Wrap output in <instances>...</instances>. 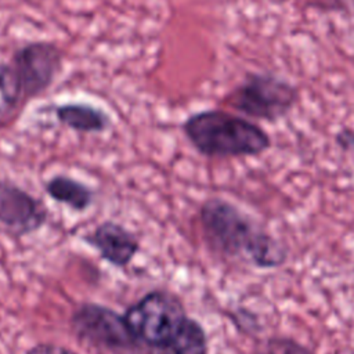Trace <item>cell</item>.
<instances>
[{
    "mask_svg": "<svg viewBox=\"0 0 354 354\" xmlns=\"http://www.w3.org/2000/svg\"><path fill=\"white\" fill-rule=\"evenodd\" d=\"M299 100V88L271 73H248L230 93L228 104L238 112L274 123L285 118Z\"/></svg>",
    "mask_w": 354,
    "mask_h": 354,
    "instance_id": "cell-4",
    "label": "cell"
},
{
    "mask_svg": "<svg viewBox=\"0 0 354 354\" xmlns=\"http://www.w3.org/2000/svg\"><path fill=\"white\" fill-rule=\"evenodd\" d=\"M71 325L77 337L91 346L113 353L140 350L123 314L109 307L97 303H84L72 314Z\"/></svg>",
    "mask_w": 354,
    "mask_h": 354,
    "instance_id": "cell-5",
    "label": "cell"
},
{
    "mask_svg": "<svg viewBox=\"0 0 354 354\" xmlns=\"http://www.w3.org/2000/svg\"><path fill=\"white\" fill-rule=\"evenodd\" d=\"M24 98L44 93L62 68V53L50 41H30L19 47L11 59Z\"/></svg>",
    "mask_w": 354,
    "mask_h": 354,
    "instance_id": "cell-6",
    "label": "cell"
},
{
    "mask_svg": "<svg viewBox=\"0 0 354 354\" xmlns=\"http://www.w3.org/2000/svg\"><path fill=\"white\" fill-rule=\"evenodd\" d=\"M353 8H354V0H353Z\"/></svg>",
    "mask_w": 354,
    "mask_h": 354,
    "instance_id": "cell-15",
    "label": "cell"
},
{
    "mask_svg": "<svg viewBox=\"0 0 354 354\" xmlns=\"http://www.w3.org/2000/svg\"><path fill=\"white\" fill-rule=\"evenodd\" d=\"M123 317L140 348L155 354H176L198 322L188 317L183 301L166 290L145 293Z\"/></svg>",
    "mask_w": 354,
    "mask_h": 354,
    "instance_id": "cell-3",
    "label": "cell"
},
{
    "mask_svg": "<svg viewBox=\"0 0 354 354\" xmlns=\"http://www.w3.org/2000/svg\"><path fill=\"white\" fill-rule=\"evenodd\" d=\"M183 133L192 147L209 158L257 156L271 147V138L259 124L220 109L189 115Z\"/></svg>",
    "mask_w": 354,
    "mask_h": 354,
    "instance_id": "cell-2",
    "label": "cell"
},
{
    "mask_svg": "<svg viewBox=\"0 0 354 354\" xmlns=\"http://www.w3.org/2000/svg\"><path fill=\"white\" fill-rule=\"evenodd\" d=\"M86 243L93 246L100 256L115 267H126L138 253L137 236L115 221H104L84 236Z\"/></svg>",
    "mask_w": 354,
    "mask_h": 354,
    "instance_id": "cell-8",
    "label": "cell"
},
{
    "mask_svg": "<svg viewBox=\"0 0 354 354\" xmlns=\"http://www.w3.org/2000/svg\"><path fill=\"white\" fill-rule=\"evenodd\" d=\"M209 246L225 257H239L260 270L281 267L286 248L236 205L223 198H209L199 212Z\"/></svg>",
    "mask_w": 354,
    "mask_h": 354,
    "instance_id": "cell-1",
    "label": "cell"
},
{
    "mask_svg": "<svg viewBox=\"0 0 354 354\" xmlns=\"http://www.w3.org/2000/svg\"><path fill=\"white\" fill-rule=\"evenodd\" d=\"M26 354H77L68 347L54 344V343H39L30 347Z\"/></svg>",
    "mask_w": 354,
    "mask_h": 354,
    "instance_id": "cell-13",
    "label": "cell"
},
{
    "mask_svg": "<svg viewBox=\"0 0 354 354\" xmlns=\"http://www.w3.org/2000/svg\"><path fill=\"white\" fill-rule=\"evenodd\" d=\"M44 203L11 181H0V228L21 238L29 235L47 221Z\"/></svg>",
    "mask_w": 354,
    "mask_h": 354,
    "instance_id": "cell-7",
    "label": "cell"
},
{
    "mask_svg": "<svg viewBox=\"0 0 354 354\" xmlns=\"http://www.w3.org/2000/svg\"><path fill=\"white\" fill-rule=\"evenodd\" d=\"M44 189L51 199L75 212H84L94 201V191L87 184L64 174H57L47 180Z\"/></svg>",
    "mask_w": 354,
    "mask_h": 354,
    "instance_id": "cell-10",
    "label": "cell"
},
{
    "mask_svg": "<svg viewBox=\"0 0 354 354\" xmlns=\"http://www.w3.org/2000/svg\"><path fill=\"white\" fill-rule=\"evenodd\" d=\"M336 145L344 152H354V130L348 127L340 129L335 136Z\"/></svg>",
    "mask_w": 354,
    "mask_h": 354,
    "instance_id": "cell-14",
    "label": "cell"
},
{
    "mask_svg": "<svg viewBox=\"0 0 354 354\" xmlns=\"http://www.w3.org/2000/svg\"><path fill=\"white\" fill-rule=\"evenodd\" d=\"M24 100L18 76L11 65L0 61V124L6 123Z\"/></svg>",
    "mask_w": 354,
    "mask_h": 354,
    "instance_id": "cell-11",
    "label": "cell"
},
{
    "mask_svg": "<svg viewBox=\"0 0 354 354\" xmlns=\"http://www.w3.org/2000/svg\"><path fill=\"white\" fill-rule=\"evenodd\" d=\"M57 120L79 133H102L109 124V116L100 108L84 102H68L55 108Z\"/></svg>",
    "mask_w": 354,
    "mask_h": 354,
    "instance_id": "cell-9",
    "label": "cell"
},
{
    "mask_svg": "<svg viewBox=\"0 0 354 354\" xmlns=\"http://www.w3.org/2000/svg\"><path fill=\"white\" fill-rule=\"evenodd\" d=\"M266 354H314L308 347L290 337H271L264 346Z\"/></svg>",
    "mask_w": 354,
    "mask_h": 354,
    "instance_id": "cell-12",
    "label": "cell"
}]
</instances>
